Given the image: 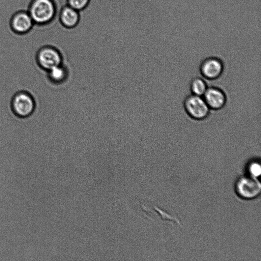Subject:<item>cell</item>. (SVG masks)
I'll use <instances>...</instances> for the list:
<instances>
[{"mask_svg": "<svg viewBox=\"0 0 261 261\" xmlns=\"http://www.w3.org/2000/svg\"><path fill=\"white\" fill-rule=\"evenodd\" d=\"M36 60L39 67L47 72L62 65L63 55L57 48L46 46L40 48L36 53Z\"/></svg>", "mask_w": 261, "mask_h": 261, "instance_id": "obj_3", "label": "cell"}, {"mask_svg": "<svg viewBox=\"0 0 261 261\" xmlns=\"http://www.w3.org/2000/svg\"><path fill=\"white\" fill-rule=\"evenodd\" d=\"M208 86L205 80L200 77H195L190 83V90L192 95L202 97L206 93Z\"/></svg>", "mask_w": 261, "mask_h": 261, "instance_id": "obj_11", "label": "cell"}, {"mask_svg": "<svg viewBox=\"0 0 261 261\" xmlns=\"http://www.w3.org/2000/svg\"><path fill=\"white\" fill-rule=\"evenodd\" d=\"M60 20L62 25L68 28L76 27L80 19L79 12L69 6L65 7L60 14Z\"/></svg>", "mask_w": 261, "mask_h": 261, "instance_id": "obj_9", "label": "cell"}, {"mask_svg": "<svg viewBox=\"0 0 261 261\" xmlns=\"http://www.w3.org/2000/svg\"><path fill=\"white\" fill-rule=\"evenodd\" d=\"M202 97L209 108L213 110H220L223 109L227 102L226 94L218 87H208Z\"/></svg>", "mask_w": 261, "mask_h": 261, "instance_id": "obj_6", "label": "cell"}, {"mask_svg": "<svg viewBox=\"0 0 261 261\" xmlns=\"http://www.w3.org/2000/svg\"><path fill=\"white\" fill-rule=\"evenodd\" d=\"M183 107L189 117L197 121L206 119L211 111L202 97L192 94L185 98Z\"/></svg>", "mask_w": 261, "mask_h": 261, "instance_id": "obj_4", "label": "cell"}, {"mask_svg": "<svg viewBox=\"0 0 261 261\" xmlns=\"http://www.w3.org/2000/svg\"><path fill=\"white\" fill-rule=\"evenodd\" d=\"M11 107L13 113L19 118H30L36 109V102L33 96L26 91H20L13 97Z\"/></svg>", "mask_w": 261, "mask_h": 261, "instance_id": "obj_1", "label": "cell"}, {"mask_svg": "<svg viewBox=\"0 0 261 261\" xmlns=\"http://www.w3.org/2000/svg\"><path fill=\"white\" fill-rule=\"evenodd\" d=\"M250 172L253 177L259 176L260 173V166L257 163H253L250 167Z\"/></svg>", "mask_w": 261, "mask_h": 261, "instance_id": "obj_13", "label": "cell"}, {"mask_svg": "<svg viewBox=\"0 0 261 261\" xmlns=\"http://www.w3.org/2000/svg\"><path fill=\"white\" fill-rule=\"evenodd\" d=\"M260 191V183L252 178H242L236 184L237 194L244 198H254L259 194Z\"/></svg>", "mask_w": 261, "mask_h": 261, "instance_id": "obj_7", "label": "cell"}, {"mask_svg": "<svg viewBox=\"0 0 261 261\" xmlns=\"http://www.w3.org/2000/svg\"><path fill=\"white\" fill-rule=\"evenodd\" d=\"M90 3V0H68V6L80 12L87 8Z\"/></svg>", "mask_w": 261, "mask_h": 261, "instance_id": "obj_12", "label": "cell"}, {"mask_svg": "<svg viewBox=\"0 0 261 261\" xmlns=\"http://www.w3.org/2000/svg\"><path fill=\"white\" fill-rule=\"evenodd\" d=\"M49 80L54 84L65 82L69 77L68 70L63 64L47 71Z\"/></svg>", "mask_w": 261, "mask_h": 261, "instance_id": "obj_10", "label": "cell"}, {"mask_svg": "<svg viewBox=\"0 0 261 261\" xmlns=\"http://www.w3.org/2000/svg\"><path fill=\"white\" fill-rule=\"evenodd\" d=\"M28 12L35 24L45 25L53 20L56 8L52 0H33Z\"/></svg>", "mask_w": 261, "mask_h": 261, "instance_id": "obj_2", "label": "cell"}, {"mask_svg": "<svg viewBox=\"0 0 261 261\" xmlns=\"http://www.w3.org/2000/svg\"><path fill=\"white\" fill-rule=\"evenodd\" d=\"M224 70L222 61L216 57H209L202 61L199 66L201 76L209 80L220 78Z\"/></svg>", "mask_w": 261, "mask_h": 261, "instance_id": "obj_5", "label": "cell"}, {"mask_svg": "<svg viewBox=\"0 0 261 261\" xmlns=\"http://www.w3.org/2000/svg\"><path fill=\"white\" fill-rule=\"evenodd\" d=\"M34 22L28 12H20L15 14L11 21V26L14 32L24 34L30 31L33 27Z\"/></svg>", "mask_w": 261, "mask_h": 261, "instance_id": "obj_8", "label": "cell"}]
</instances>
